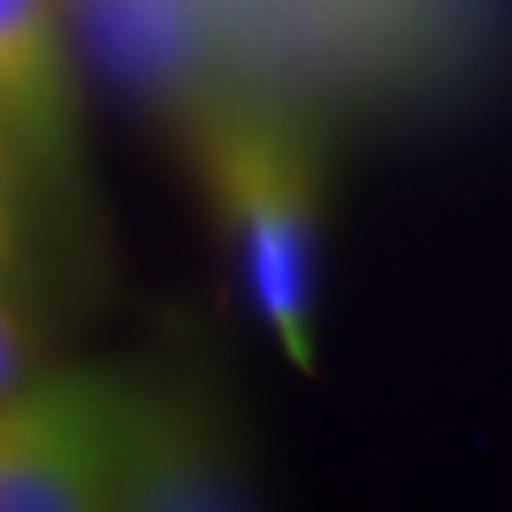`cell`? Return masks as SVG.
<instances>
[{
	"label": "cell",
	"instance_id": "obj_1",
	"mask_svg": "<svg viewBox=\"0 0 512 512\" xmlns=\"http://www.w3.org/2000/svg\"><path fill=\"white\" fill-rule=\"evenodd\" d=\"M197 163L239 278L282 359L316 376V192L295 133L248 103L197 120Z\"/></svg>",
	"mask_w": 512,
	"mask_h": 512
},
{
	"label": "cell",
	"instance_id": "obj_2",
	"mask_svg": "<svg viewBox=\"0 0 512 512\" xmlns=\"http://www.w3.org/2000/svg\"><path fill=\"white\" fill-rule=\"evenodd\" d=\"M154 427L99 376L22 384L0 402V512L124 508L150 487Z\"/></svg>",
	"mask_w": 512,
	"mask_h": 512
},
{
	"label": "cell",
	"instance_id": "obj_3",
	"mask_svg": "<svg viewBox=\"0 0 512 512\" xmlns=\"http://www.w3.org/2000/svg\"><path fill=\"white\" fill-rule=\"evenodd\" d=\"M0 120L39 150L64 141L69 82L52 0H0Z\"/></svg>",
	"mask_w": 512,
	"mask_h": 512
},
{
	"label": "cell",
	"instance_id": "obj_4",
	"mask_svg": "<svg viewBox=\"0 0 512 512\" xmlns=\"http://www.w3.org/2000/svg\"><path fill=\"white\" fill-rule=\"evenodd\" d=\"M9 128L0 120V274L18 265V197H13V150Z\"/></svg>",
	"mask_w": 512,
	"mask_h": 512
},
{
	"label": "cell",
	"instance_id": "obj_5",
	"mask_svg": "<svg viewBox=\"0 0 512 512\" xmlns=\"http://www.w3.org/2000/svg\"><path fill=\"white\" fill-rule=\"evenodd\" d=\"M26 384V350H22V333L18 320L9 316V308L0 303V402L13 397Z\"/></svg>",
	"mask_w": 512,
	"mask_h": 512
}]
</instances>
